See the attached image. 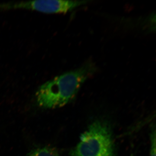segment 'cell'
I'll use <instances>...</instances> for the list:
<instances>
[{"label": "cell", "mask_w": 156, "mask_h": 156, "mask_svg": "<svg viewBox=\"0 0 156 156\" xmlns=\"http://www.w3.org/2000/svg\"><path fill=\"white\" fill-rule=\"evenodd\" d=\"M96 70L94 62H87L77 69L46 82L36 92L37 104L48 109L64 106L75 97L81 86Z\"/></svg>", "instance_id": "cell-1"}, {"label": "cell", "mask_w": 156, "mask_h": 156, "mask_svg": "<svg viewBox=\"0 0 156 156\" xmlns=\"http://www.w3.org/2000/svg\"><path fill=\"white\" fill-rule=\"evenodd\" d=\"M72 156H114L111 130L106 123L97 121L82 134L76 147L70 152Z\"/></svg>", "instance_id": "cell-2"}, {"label": "cell", "mask_w": 156, "mask_h": 156, "mask_svg": "<svg viewBox=\"0 0 156 156\" xmlns=\"http://www.w3.org/2000/svg\"><path fill=\"white\" fill-rule=\"evenodd\" d=\"M86 1H34L0 4V10L24 9L45 14L66 13L87 3Z\"/></svg>", "instance_id": "cell-3"}, {"label": "cell", "mask_w": 156, "mask_h": 156, "mask_svg": "<svg viewBox=\"0 0 156 156\" xmlns=\"http://www.w3.org/2000/svg\"><path fill=\"white\" fill-rule=\"evenodd\" d=\"M29 156H59L57 150L49 146L42 147L35 149Z\"/></svg>", "instance_id": "cell-4"}, {"label": "cell", "mask_w": 156, "mask_h": 156, "mask_svg": "<svg viewBox=\"0 0 156 156\" xmlns=\"http://www.w3.org/2000/svg\"><path fill=\"white\" fill-rule=\"evenodd\" d=\"M156 130L152 129L151 134V147L150 156H156Z\"/></svg>", "instance_id": "cell-5"}]
</instances>
